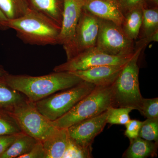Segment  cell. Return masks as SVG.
Wrapping results in <instances>:
<instances>
[{
	"label": "cell",
	"instance_id": "cell-1",
	"mask_svg": "<svg viewBox=\"0 0 158 158\" xmlns=\"http://www.w3.org/2000/svg\"><path fill=\"white\" fill-rule=\"evenodd\" d=\"M4 77L10 87L22 94L32 102L72 88L83 81L68 72L54 71L49 74L36 77L7 73Z\"/></svg>",
	"mask_w": 158,
	"mask_h": 158
},
{
	"label": "cell",
	"instance_id": "cell-2",
	"mask_svg": "<svg viewBox=\"0 0 158 158\" xmlns=\"http://www.w3.org/2000/svg\"><path fill=\"white\" fill-rule=\"evenodd\" d=\"M7 26L26 44L45 46L58 44L61 27L44 15L29 8L20 17L8 19Z\"/></svg>",
	"mask_w": 158,
	"mask_h": 158
},
{
	"label": "cell",
	"instance_id": "cell-3",
	"mask_svg": "<svg viewBox=\"0 0 158 158\" xmlns=\"http://www.w3.org/2000/svg\"><path fill=\"white\" fill-rule=\"evenodd\" d=\"M146 46L141 40L135 44L132 57L112 85V106L131 108L140 111L143 97L139 88L138 62L141 52Z\"/></svg>",
	"mask_w": 158,
	"mask_h": 158
},
{
	"label": "cell",
	"instance_id": "cell-4",
	"mask_svg": "<svg viewBox=\"0 0 158 158\" xmlns=\"http://www.w3.org/2000/svg\"><path fill=\"white\" fill-rule=\"evenodd\" d=\"M112 85L95 86L87 96L62 117L52 121L54 126L68 128L77 123L104 113L112 106Z\"/></svg>",
	"mask_w": 158,
	"mask_h": 158
},
{
	"label": "cell",
	"instance_id": "cell-5",
	"mask_svg": "<svg viewBox=\"0 0 158 158\" xmlns=\"http://www.w3.org/2000/svg\"><path fill=\"white\" fill-rule=\"evenodd\" d=\"M95 87L91 83L82 81L72 88L58 91L33 103L46 118L50 121H55L69 112Z\"/></svg>",
	"mask_w": 158,
	"mask_h": 158
},
{
	"label": "cell",
	"instance_id": "cell-6",
	"mask_svg": "<svg viewBox=\"0 0 158 158\" xmlns=\"http://www.w3.org/2000/svg\"><path fill=\"white\" fill-rule=\"evenodd\" d=\"M10 113L23 133L41 142L50 136L57 129L52 121L40 113L34 103L27 99L15 107Z\"/></svg>",
	"mask_w": 158,
	"mask_h": 158
},
{
	"label": "cell",
	"instance_id": "cell-7",
	"mask_svg": "<svg viewBox=\"0 0 158 158\" xmlns=\"http://www.w3.org/2000/svg\"><path fill=\"white\" fill-rule=\"evenodd\" d=\"M95 47L112 56H132L135 51V41L127 37L120 26L100 19Z\"/></svg>",
	"mask_w": 158,
	"mask_h": 158
},
{
	"label": "cell",
	"instance_id": "cell-8",
	"mask_svg": "<svg viewBox=\"0 0 158 158\" xmlns=\"http://www.w3.org/2000/svg\"><path fill=\"white\" fill-rule=\"evenodd\" d=\"M100 19L83 8L73 36L63 46L67 60L96 46Z\"/></svg>",
	"mask_w": 158,
	"mask_h": 158
},
{
	"label": "cell",
	"instance_id": "cell-9",
	"mask_svg": "<svg viewBox=\"0 0 158 158\" xmlns=\"http://www.w3.org/2000/svg\"><path fill=\"white\" fill-rule=\"evenodd\" d=\"M133 56H112L105 53L95 47L57 65L54 68L53 71L71 72L101 65H124L131 59Z\"/></svg>",
	"mask_w": 158,
	"mask_h": 158
},
{
	"label": "cell",
	"instance_id": "cell-10",
	"mask_svg": "<svg viewBox=\"0 0 158 158\" xmlns=\"http://www.w3.org/2000/svg\"><path fill=\"white\" fill-rule=\"evenodd\" d=\"M107 110L98 116L73 125L67 129L71 140L84 147L92 146L94 138L102 131L107 124Z\"/></svg>",
	"mask_w": 158,
	"mask_h": 158
},
{
	"label": "cell",
	"instance_id": "cell-11",
	"mask_svg": "<svg viewBox=\"0 0 158 158\" xmlns=\"http://www.w3.org/2000/svg\"><path fill=\"white\" fill-rule=\"evenodd\" d=\"M85 0H64L61 31L58 44L63 46L70 42L84 8Z\"/></svg>",
	"mask_w": 158,
	"mask_h": 158
},
{
	"label": "cell",
	"instance_id": "cell-12",
	"mask_svg": "<svg viewBox=\"0 0 158 158\" xmlns=\"http://www.w3.org/2000/svg\"><path fill=\"white\" fill-rule=\"evenodd\" d=\"M126 64L101 65L70 73L95 86H108L113 85Z\"/></svg>",
	"mask_w": 158,
	"mask_h": 158
},
{
	"label": "cell",
	"instance_id": "cell-13",
	"mask_svg": "<svg viewBox=\"0 0 158 158\" xmlns=\"http://www.w3.org/2000/svg\"><path fill=\"white\" fill-rule=\"evenodd\" d=\"M84 8L101 19L121 27L124 14L118 0H85Z\"/></svg>",
	"mask_w": 158,
	"mask_h": 158
},
{
	"label": "cell",
	"instance_id": "cell-14",
	"mask_svg": "<svg viewBox=\"0 0 158 158\" xmlns=\"http://www.w3.org/2000/svg\"><path fill=\"white\" fill-rule=\"evenodd\" d=\"M69 139L67 128H57L50 136L42 142L45 158H63Z\"/></svg>",
	"mask_w": 158,
	"mask_h": 158
},
{
	"label": "cell",
	"instance_id": "cell-15",
	"mask_svg": "<svg viewBox=\"0 0 158 158\" xmlns=\"http://www.w3.org/2000/svg\"><path fill=\"white\" fill-rule=\"evenodd\" d=\"M31 9L42 13L61 27L64 0H27Z\"/></svg>",
	"mask_w": 158,
	"mask_h": 158
},
{
	"label": "cell",
	"instance_id": "cell-16",
	"mask_svg": "<svg viewBox=\"0 0 158 158\" xmlns=\"http://www.w3.org/2000/svg\"><path fill=\"white\" fill-rule=\"evenodd\" d=\"M130 140L129 147L125 152L123 158H146L157 156L158 143L139 137Z\"/></svg>",
	"mask_w": 158,
	"mask_h": 158
},
{
	"label": "cell",
	"instance_id": "cell-17",
	"mask_svg": "<svg viewBox=\"0 0 158 158\" xmlns=\"http://www.w3.org/2000/svg\"><path fill=\"white\" fill-rule=\"evenodd\" d=\"M4 77H0V110L11 112L27 98L22 94L10 87Z\"/></svg>",
	"mask_w": 158,
	"mask_h": 158
},
{
	"label": "cell",
	"instance_id": "cell-18",
	"mask_svg": "<svg viewBox=\"0 0 158 158\" xmlns=\"http://www.w3.org/2000/svg\"><path fill=\"white\" fill-rule=\"evenodd\" d=\"M38 141L25 133H20L0 158H20L30 152Z\"/></svg>",
	"mask_w": 158,
	"mask_h": 158
},
{
	"label": "cell",
	"instance_id": "cell-19",
	"mask_svg": "<svg viewBox=\"0 0 158 158\" xmlns=\"http://www.w3.org/2000/svg\"><path fill=\"white\" fill-rule=\"evenodd\" d=\"M143 8H137L124 14L121 27L125 34L131 40L138 39L142 23Z\"/></svg>",
	"mask_w": 158,
	"mask_h": 158
},
{
	"label": "cell",
	"instance_id": "cell-20",
	"mask_svg": "<svg viewBox=\"0 0 158 158\" xmlns=\"http://www.w3.org/2000/svg\"><path fill=\"white\" fill-rule=\"evenodd\" d=\"M142 23L138 38L151 42L153 34L158 31V7L143 8Z\"/></svg>",
	"mask_w": 158,
	"mask_h": 158
},
{
	"label": "cell",
	"instance_id": "cell-21",
	"mask_svg": "<svg viewBox=\"0 0 158 158\" xmlns=\"http://www.w3.org/2000/svg\"><path fill=\"white\" fill-rule=\"evenodd\" d=\"M29 8L27 0H0V9L8 19L20 17Z\"/></svg>",
	"mask_w": 158,
	"mask_h": 158
},
{
	"label": "cell",
	"instance_id": "cell-22",
	"mask_svg": "<svg viewBox=\"0 0 158 158\" xmlns=\"http://www.w3.org/2000/svg\"><path fill=\"white\" fill-rule=\"evenodd\" d=\"M23 133L10 112L0 110V136L12 135Z\"/></svg>",
	"mask_w": 158,
	"mask_h": 158
},
{
	"label": "cell",
	"instance_id": "cell-23",
	"mask_svg": "<svg viewBox=\"0 0 158 158\" xmlns=\"http://www.w3.org/2000/svg\"><path fill=\"white\" fill-rule=\"evenodd\" d=\"M132 108L128 107H114L108 108L107 123L112 125H125L130 120L129 113Z\"/></svg>",
	"mask_w": 158,
	"mask_h": 158
},
{
	"label": "cell",
	"instance_id": "cell-24",
	"mask_svg": "<svg viewBox=\"0 0 158 158\" xmlns=\"http://www.w3.org/2000/svg\"><path fill=\"white\" fill-rule=\"evenodd\" d=\"M138 137L158 143V118H147L142 122Z\"/></svg>",
	"mask_w": 158,
	"mask_h": 158
},
{
	"label": "cell",
	"instance_id": "cell-25",
	"mask_svg": "<svg viewBox=\"0 0 158 158\" xmlns=\"http://www.w3.org/2000/svg\"><path fill=\"white\" fill-rule=\"evenodd\" d=\"M92 146L82 147L75 143L69 138L68 146L63 158H92Z\"/></svg>",
	"mask_w": 158,
	"mask_h": 158
},
{
	"label": "cell",
	"instance_id": "cell-26",
	"mask_svg": "<svg viewBox=\"0 0 158 158\" xmlns=\"http://www.w3.org/2000/svg\"><path fill=\"white\" fill-rule=\"evenodd\" d=\"M139 112L147 118H158V98H142Z\"/></svg>",
	"mask_w": 158,
	"mask_h": 158
},
{
	"label": "cell",
	"instance_id": "cell-27",
	"mask_svg": "<svg viewBox=\"0 0 158 158\" xmlns=\"http://www.w3.org/2000/svg\"><path fill=\"white\" fill-rule=\"evenodd\" d=\"M141 122L142 121L136 119H130L129 121L125 125L126 127L125 135L129 139H134L138 137Z\"/></svg>",
	"mask_w": 158,
	"mask_h": 158
},
{
	"label": "cell",
	"instance_id": "cell-28",
	"mask_svg": "<svg viewBox=\"0 0 158 158\" xmlns=\"http://www.w3.org/2000/svg\"><path fill=\"white\" fill-rule=\"evenodd\" d=\"M124 14L127 11L137 9L146 7L147 0H118Z\"/></svg>",
	"mask_w": 158,
	"mask_h": 158
},
{
	"label": "cell",
	"instance_id": "cell-29",
	"mask_svg": "<svg viewBox=\"0 0 158 158\" xmlns=\"http://www.w3.org/2000/svg\"><path fill=\"white\" fill-rule=\"evenodd\" d=\"M20 158H45L42 142L38 141L30 152Z\"/></svg>",
	"mask_w": 158,
	"mask_h": 158
},
{
	"label": "cell",
	"instance_id": "cell-30",
	"mask_svg": "<svg viewBox=\"0 0 158 158\" xmlns=\"http://www.w3.org/2000/svg\"><path fill=\"white\" fill-rule=\"evenodd\" d=\"M19 135L0 136V156L6 151Z\"/></svg>",
	"mask_w": 158,
	"mask_h": 158
},
{
	"label": "cell",
	"instance_id": "cell-31",
	"mask_svg": "<svg viewBox=\"0 0 158 158\" xmlns=\"http://www.w3.org/2000/svg\"><path fill=\"white\" fill-rule=\"evenodd\" d=\"M8 20L7 18L4 15L3 12L0 9V29L5 30L8 29L7 26V22Z\"/></svg>",
	"mask_w": 158,
	"mask_h": 158
},
{
	"label": "cell",
	"instance_id": "cell-32",
	"mask_svg": "<svg viewBox=\"0 0 158 158\" xmlns=\"http://www.w3.org/2000/svg\"><path fill=\"white\" fill-rule=\"evenodd\" d=\"M158 7V0H147L145 8Z\"/></svg>",
	"mask_w": 158,
	"mask_h": 158
},
{
	"label": "cell",
	"instance_id": "cell-33",
	"mask_svg": "<svg viewBox=\"0 0 158 158\" xmlns=\"http://www.w3.org/2000/svg\"><path fill=\"white\" fill-rule=\"evenodd\" d=\"M8 73L5 70L4 68L0 65V77H3Z\"/></svg>",
	"mask_w": 158,
	"mask_h": 158
}]
</instances>
